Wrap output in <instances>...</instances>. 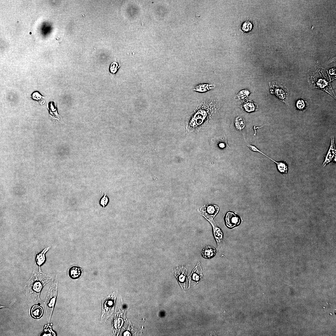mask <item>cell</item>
Returning <instances> with one entry per match:
<instances>
[{"label":"cell","instance_id":"6da1fadb","mask_svg":"<svg viewBox=\"0 0 336 336\" xmlns=\"http://www.w3.org/2000/svg\"><path fill=\"white\" fill-rule=\"evenodd\" d=\"M50 278L42 273L34 271L25 287L27 298L29 302L40 300V292L43 287L50 281Z\"/></svg>","mask_w":336,"mask_h":336},{"label":"cell","instance_id":"7a4b0ae2","mask_svg":"<svg viewBox=\"0 0 336 336\" xmlns=\"http://www.w3.org/2000/svg\"><path fill=\"white\" fill-rule=\"evenodd\" d=\"M57 283H53L51 286L44 302L47 320H50L54 308L57 292Z\"/></svg>","mask_w":336,"mask_h":336},{"label":"cell","instance_id":"3957f363","mask_svg":"<svg viewBox=\"0 0 336 336\" xmlns=\"http://www.w3.org/2000/svg\"><path fill=\"white\" fill-rule=\"evenodd\" d=\"M271 93L274 94L286 105H288L289 92L281 83L276 82L270 83Z\"/></svg>","mask_w":336,"mask_h":336},{"label":"cell","instance_id":"277c9868","mask_svg":"<svg viewBox=\"0 0 336 336\" xmlns=\"http://www.w3.org/2000/svg\"><path fill=\"white\" fill-rule=\"evenodd\" d=\"M336 150L333 137L331 138L330 144L328 152L325 156L322 165L323 167L332 161L334 157H336Z\"/></svg>","mask_w":336,"mask_h":336},{"label":"cell","instance_id":"5b68a950","mask_svg":"<svg viewBox=\"0 0 336 336\" xmlns=\"http://www.w3.org/2000/svg\"><path fill=\"white\" fill-rule=\"evenodd\" d=\"M226 222L227 226L231 228L238 225L240 220L239 217L234 213L229 212L226 215Z\"/></svg>","mask_w":336,"mask_h":336},{"label":"cell","instance_id":"8992f818","mask_svg":"<svg viewBox=\"0 0 336 336\" xmlns=\"http://www.w3.org/2000/svg\"><path fill=\"white\" fill-rule=\"evenodd\" d=\"M215 86L214 84L211 83H201L196 85L193 88V90L195 91L203 93L211 90Z\"/></svg>","mask_w":336,"mask_h":336},{"label":"cell","instance_id":"52a82bcc","mask_svg":"<svg viewBox=\"0 0 336 336\" xmlns=\"http://www.w3.org/2000/svg\"><path fill=\"white\" fill-rule=\"evenodd\" d=\"M261 154L268 158L275 163L277 166L278 170L280 173L284 175L286 174L287 173L288 167L286 162L283 161L278 162L271 158L265 154L263 152H261Z\"/></svg>","mask_w":336,"mask_h":336},{"label":"cell","instance_id":"ba28073f","mask_svg":"<svg viewBox=\"0 0 336 336\" xmlns=\"http://www.w3.org/2000/svg\"><path fill=\"white\" fill-rule=\"evenodd\" d=\"M218 210L217 206L212 205L208 206L203 212L204 216L206 218H212L216 214Z\"/></svg>","mask_w":336,"mask_h":336},{"label":"cell","instance_id":"9c48e42d","mask_svg":"<svg viewBox=\"0 0 336 336\" xmlns=\"http://www.w3.org/2000/svg\"><path fill=\"white\" fill-rule=\"evenodd\" d=\"M216 252L215 249L211 246H208L204 247L202 251V255L205 258L209 259L213 257Z\"/></svg>","mask_w":336,"mask_h":336},{"label":"cell","instance_id":"30bf717a","mask_svg":"<svg viewBox=\"0 0 336 336\" xmlns=\"http://www.w3.org/2000/svg\"><path fill=\"white\" fill-rule=\"evenodd\" d=\"M31 316L35 319L40 318L42 315L43 313V310L42 307L40 306L35 305L33 306L30 311Z\"/></svg>","mask_w":336,"mask_h":336},{"label":"cell","instance_id":"8fae6325","mask_svg":"<svg viewBox=\"0 0 336 336\" xmlns=\"http://www.w3.org/2000/svg\"><path fill=\"white\" fill-rule=\"evenodd\" d=\"M50 249V247L45 248L36 256L35 261L36 264L40 266L44 263L46 260L45 254Z\"/></svg>","mask_w":336,"mask_h":336},{"label":"cell","instance_id":"7c38bea8","mask_svg":"<svg viewBox=\"0 0 336 336\" xmlns=\"http://www.w3.org/2000/svg\"><path fill=\"white\" fill-rule=\"evenodd\" d=\"M187 271L186 268L184 267H180L175 270V276L180 281H184L186 277Z\"/></svg>","mask_w":336,"mask_h":336},{"label":"cell","instance_id":"4fadbf2b","mask_svg":"<svg viewBox=\"0 0 336 336\" xmlns=\"http://www.w3.org/2000/svg\"><path fill=\"white\" fill-rule=\"evenodd\" d=\"M82 272V269L80 267L73 266L70 269L69 274L71 278L75 279L78 278L81 276Z\"/></svg>","mask_w":336,"mask_h":336},{"label":"cell","instance_id":"5bb4252c","mask_svg":"<svg viewBox=\"0 0 336 336\" xmlns=\"http://www.w3.org/2000/svg\"><path fill=\"white\" fill-rule=\"evenodd\" d=\"M235 125L236 129L240 131H242L245 126V122L244 119L241 116L237 117L235 120Z\"/></svg>","mask_w":336,"mask_h":336},{"label":"cell","instance_id":"9a60e30c","mask_svg":"<svg viewBox=\"0 0 336 336\" xmlns=\"http://www.w3.org/2000/svg\"><path fill=\"white\" fill-rule=\"evenodd\" d=\"M243 107L245 111L248 112L254 111L256 108L254 103L250 100L244 103Z\"/></svg>","mask_w":336,"mask_h":336},{"label":"cell","instance_id":"2e32d148","mask_svg":"<svg viewBox=\"0 0 336 336\" xmlns=\"http://www.w3.org/2000/svg\"><path fill=\"white\" fill-rule=\"evenodd\" d=\"M216 142L217 145L221 148H223L227 146L228 147L227 142L226 138L225 136L218 138L216 139Z\"/></svg>","mask_w":336,"mask_h":336},{"label":"cell","instance_id":"e0dca14e","mask_svg":"<svg viewBox=\"0 0 336 336\" xmlns=\"http://www.w3.org/2000/svg\"><path fill=\"white\" fill-rule=\"evenodd\" d=\"M250 93L249 91L247 90L241 91L236 96L237 99L240 100H243L246 99Z\"/></svg>","mask_w":336,"mask_h":336},{"label":"cell","instance_id":"ac0fdd59","mask_svg":"<svg viewBox=\"0 0 336 336\" xmlns=\"http://www.w3.org/2000/svg\"><path fill=\"white\" fill-rule=\"evenodd\" d=\"M46 326L45 329H44V333H43V336H55V333L52 331L51 326L49 325Z\"/></svg>","mask_w":336,"mask_h":336},{"label":"cell","instance_id":"d6986e66","mask_svg":"<svg viewBox=\"0 0 336 336\" xmlns=\"http://www.w3.org/2000/svg\"><path fill=\"white\" fill-rule=\"evenodd\" d=\"M119 67L117 63L115 62H113L111 63L110 68L111 72L114 73L117 72Z\"/></svg>","mask_w":336,"mask_h":336},{"label":"cell","instance_id":"ffe728a7","mask_svg":"<svg viewBox=\"0 0 336 336\" xmlns=\"http://www.w3.org/2000/svg\"><path fill=\"white\" fill-rule=\"evenodd\" d=\"M109 199L107 196L106 195V194L103 197L100 199V205H102L103 208L106 206L108 202Z\"/></svg>","mask_w":336,"mask_h":336},{"label":"cell","instance_id":"44dd1931","mask_svg":"<svg viewBox=\"0 0 336 336\" xmlns=\"http://www.w3.org/2000/svg\"><path fill=\"white\" fill-rule=\"evenodd\" d=\"M296 107L301 110H303L305 107V102L302 100H299L296 103Z\"/></svg>","mask_w":336,"mask_h":336},{"label":"cell","instance_id":"7402d4cb","mask_svg":"<svg viewBox=\"0 0 336 336\" xmlns=\"http://www.w3.org/2000/svg\"><path fill=\"white\" fill-rule=\"evenodd\" d=\"M251 28V25L249 22H245L243 25V29L245 31H248L250 30Z\"/></svg>","mask_w":336,"mask_h":336},{"label":"cell","instance_id":"603a6c76","mask_svg":"<svg viewBox=\"0 0 336 336\" xmlns=\"http://www.w3.org/2000/svg\"><path fill=\"white\" fill-rule=\"evenodd\" d=\"M199 276L195 273H194L193 276V278L195 280H198L199 279Z\"/></svg>","mask_w":336,"mask_h":336}]
</instances>
